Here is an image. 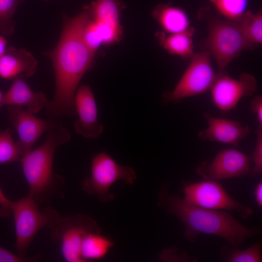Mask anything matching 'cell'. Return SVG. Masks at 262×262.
Instances as JSON below:
<instances>
[{
	"instance_id": "22",
	"label": "cell",
	"mask_w": 262,
	"mask_h": 262,
	"mask_svg": "<svg viewBox=\"0 0 262 262\" xmlns=\"http://www.w3.org/2000/svg\"><path fill=\"white\" fill-rule=\"evenodd\" d=\"M262 246L261 240L244 250L224 246L221 250V253L226 262H261Z\"/></svg>"
},
{
	"instance_id": "23",
	"label": "cell",
	"mask_w": 262,
	"mask_h": 262,
	"mask_svg": "<svg viewBox=\"0 0 262 262\" xmlns=\"http://www.w3.org/2000/svg\"><path fill=\"white\" fill-rule=\"evenodd\" d=\"M23 0H0V33L4 36L13 34L15 22V12Z\"/></svg>"
},
{
	"instance_id": "20",
	"label": "cell",
	"mask_w": 262,
	"mask_h": 262,
	"mask_svg": "<svg viewBox=\"0 0 262 262\" xmlns=\"http://www.w3.org/2000/svg\"><path fill=\"white\" fill-rule=\"evenodd\" d=\"M194 32H184L161 36L160 42L164 48L172 54L183 58H190L194 54L192 37Z\"/></svg>"
},
{
	"instance_id": "19",
	"label": "cell",
	"mask_w": 262,
	"mask_h": 262,
	"mask_svg": "<svg viewBox=\"0 0 262 262\" xmlns=\"http://www.w3.org/2000/svg\"><path fill=\"white\" fill-rule=\"evenodd\" d=\"M93 18L96 21L121 28L120 14L122 5L117 0H95L90 5Z\"/></svg>"
},
{
	"instance_id": "27",
	"label": "cell",
	"mask_w": 262,
	"mask_h": 262,
	"mask_svg": "<svg viewBox=\"0 0 262 262\" xmlns=\"http://www.w3.org/2000/svg\"><path fill=\"white\" fill-rule=\"evenodd\" d=\"M253 166L249 174L254 177L262 173V126L259 125L256 130V141L252 155Z\"/></svg>"
},
{
	"instance_id": "2",
	"label": "cell",
	"mask_w": 262,
	"mask_h": 262,
	"mask_svg": "<svg viewBox=\"0 0 262 262\" xmlns=\"http://www.w3.org/2000/svg\"><path fill=\"white\" fill-rule=\"evenodd\" d=\"M168 188V183H163L157 205L182 223L185 228L184 237L191 242H196L199 234L204 233L221 237L236 248L262 232L260 226L247 228L226 211L188 204L179 195L170 194Z\"/></svg>"
},
{
	"instance_id": "13",
	"label": "cell",
	"mask_w": 262,
	"mask_h": 262,
	"mask_svg": "<svg viewBox=\"0 0 262 262\" xmlns=\"http://www.w3.org/2000/svg\"><path fill=\"white\" fill-rule=\"evenodd\" d=\"M74 103L78 116L74 124L75 132L87 138L99 137L103 132L104 126L98 121L97 103L88 85L77 88Z\"/></svg>"
},
{
	"instance_id": "35",
	"label": "cell",
	"mask_w": 262,
	"mask_h": 262,
	"mask_svg": "<svg viewBox=\"0 0 262 262\" xmlns=\"http://www.w3.org/2000/svg\"><path fill=\"white\" fill-rule=\"evenodd\" d=\"M44 0L46 1V0Z\"/></svg>"
},
{
	"instance_id": "17",
	"label": "cell",
	"mask_w": 262,
	"mask_h": 262,
	"mask_svg": "<svg viewBox=\"0 0 262 262\" xmlns=\"http://www.w3.org/2000/svg\"><path fill=\"white\" fill-rule=\"evenodd\" d=\"M152 15L163 29L170 34L194 32L185 11L170 3L157 5L153 10Z\"/></svg>"
},
{
	"instance_id": "1",
	"label": "cell",
	"mask_w": 262,
	"mask_h": 262,
	"mask_svg": "<svg viewBox=\"0 0 262 262\" xmlns=\"http://www.w3.org/2000/svg\"><path fill=\"white\" fill-rule=\"evenodd\" d=\"M92 16L90 5L74 16L64 15L57 44L44 53L52 62L55 78L54 97L46 107L51 119L76 115L75 93L81 79L91 67L95 55L82 37L84 27Z\"/></svg>"
},
{
	"instance_id": "21",
	"label": "cell",
	"mask_w": 262,
	"mask_h": 262,
	"mask_svg": "<svg viewBox=\"0 0 262 262\" xmlns=\"http://www.w3.org/2000/svg\"><path fill=\"white\" fill-rule=\"evenodd\" d=\"M234 21L239 24L245 37L250 43L256 46L262 44V9L255 13L247 10L238 19Z\"/></svg>"
},
{
	"instance_id": "11",
	"label": "cell",
	"mask_w": 262,
	"mask_h": 262,
	"mask_svg": "<svg viewBox=\"0 0 262 262\" xmlns=\"http://www.w3.org/2000/svg\"><path fill=\"white\" fill-rule=\"evenodd\" d=\"M7 114L18 136L16 145L20 158L32 149L45 132L61 122L60 119L38 118L20 106H8Z\"/></svg>"
},
{
	"instance_id": "6",
	"label": "cell",
	"mask_w": 262,
	"mask_h": 262,
	"mask_svg": "<svg viewBox=\"0 0 262 262\" xmlns=\"http://www.w3.org/2000/svg\"><path fill=\"white\" fill-rule=\"evenodd\" d=\"M136 179V173L132 167L118 164L102 151L93 158L90 176L82 180L81 187L87 194L96 196L101 202L107 203L115 198L110 192L115 183L123 180L128 184H134Z\"/></svg>"
},
{
	"instance_id": "8",
	"label": "cell",
	"mask_w": 262,
	"mask_h": 262,
	"mask_svg": "<svg viewBox=\"0 0 262 262\" xmlns=\"http://www.w3.org/2000/svg\"><path fill=\"white\" fill-rule=\"evenodd\" d=\"M183 193V200L193 205L213 210L234 211L243 219H248L253 214L251 207L233 198L217 180L184 183Z\"/></svg>"
},
{
	"instance_id": "26",
	"label": "cell",
	"mask_w": 262,
	"mask_h": 262,
	"mask_svg": "<svg viewBox=\"0 0 262 262\" xmlns=\"http://www.w3.org/2000/svg\"><path fill=\"white\" fill-rule=\"evenodd\" d=\"M82 37L87 46L95 54L99 47L103 45L98 25L92 16L84 27Z\"/></svg>"
},
{
	"instance_id": "18",
	"label": "cell",
	"mask_w": 262,
	"mask_h": 262,
	"mask_svg": "<svg viewBox=\"0 0 262 262\" xmlns=\"http://www.w3.org/2000/svg\"><path fill=\"white\" fill-rule=\"evenodd\" d=\"M114 245L112 239L101 231L88 233L82 242L81 256L83 262L99 260L104 258Z\"/></svg>"
},
{
	"instance_id": "29",
	"label": "cell",
	"mask_w": 262,
	"mask_h": 262,
	"mask_svg": "<svg viewBox=\"0 0 262 262\" xmlns=\"http://www.w3.org/2000/svg\"><path fill=\"white\" fill-rule=\"evenodd\" d=\"M250 108L256 115L259 125L262 126V97L261 95L254 97L250 102Z\"/></svg>"
},
{
	"instance_id": "5",
	"label": "cell",
	"mask_w": 262,
	"mask_h": 262,
	"mask_svg": "<svg viewBox=\"0 0 262 262\" xmlns=\"http://www.w3.org/2000/svg\"><path fill=\"white\" fill-rule=\"evenodd\" d=\"M47 220L52 241L60 245L64 259L67 262H83L81 247L85 236L101 231L97 222L90 215L78 214L62 216L50 206L42 210Z\"/></svg>"
},
{
	"instance_id": "12",
	"label": "cell",
	"mask_w": 262,
	"mask_h": 262,
	"mask_svg": "<svg viewBox=\"0 0 262 262\" xmlns=\"http://www.w3.org/2000/svg\"><path fill=\"white\" fill-rule=\"evenodd\" d=\"M250 158L234 149L221 150L211 162L204 161L196 168V173L205 180L227 179L249 174Z\"/></svg>"
},
{
	"instance_id": "28",
	"label": "cell",
	"mask_w": 262,
	"mask_h": 262,
	"mask_svg": "<svg viewBox=\"0 0 262 262\" xmlns=\"http://www.w3.org/2000/svg\"><path fill=\"white\" fill-rule=\"evenodd\" d=\"M41 257L38 253L28 257H21L0 246V262H34L38 261Z\"/></svg>"
},
{
	"instance_id": "32",
	"label": "cell",
	"mask_w": 262,
	"mask_h": 262,
	"mask_svg": "<svg viewBox=\"0 0 262 262\" xmlns=\"http://www.w3.org/2000/svg\"><path fill=\"white\" fill-rule=\"evenodd\" d=\"M7 48V40L4 35H0V57L4 53Z\"/></svg>"
},
{
	"instance_id": "25",
	"label": "cell",
	"mask_w": 262,
	"mask_h": 262,
	"mask_svg": "<svg viewBox=\"0 0 262 262\" xmlns=\"http://www.w3.org/2000/svg\"><path fill=\"white\" fill-rule=\"evenodd\" d=\"M214 5L227 19L234 21L246 11L248 0H217Z\"/></svg>"
},
{
	"instance_id": "16",
	"label": "cell",
	"mask_w": 262,
	"mask_h": 262,
	"mask_svg": "<svg viewBox=\"0 0 262 262\" xmlns=\"http://www.w3.org/2000/svg\"><path fill=\"white\" fill-rule=\"evenodd\" d=\"M24 77L19 76L12 80L11 85L3 94V105L26 106L28 112L36 114L46 108L49 100L44 93L34 92Z\"/></svg>"
},
{
	"instance_id": "10",
	"label": "cell",
	"mask_w": 262,
	"mask_h": 262,
	"mask_svg": "<svg viewBox=\"0 0 262 262\" xmlns=\"http://www.w3.org/2000/svg\"><path fill=\"white\" fill-rule=\"evenodd\" d=\"M257 81L252 75L244 73L237 79L224 70L219 71L210 89L212 100L224 113L233 109L241 98L251 96L256 90Z\"/></svg>"
},
{
	"instance_id": "4",
	"label": "cell",
	"mask_w": 262,
	"mask_h": 262,
	"mask_svg": "<svg viewBox=\"0 0 262 262\" xmlns=\"http://www.w3.org/2000/svg\"><path fill=\"white\" fill-rule=\"evenodd\" d=\"M198 16L207 22L208 34L205 46L214 58L219 71L224 70L243 51L256 48L247 40L236 21L217 17L208 7L200 9Z\"/></svg>"
},
{
	"instance_id": "34",
	"label": "cell",
	"mask_w": 262,
	"mask_h": 262,
	"mask_svg": "<svg viewBox=\"0 0 262 262\" xmlns=\"http://www.w3.org/2000/svg\"><path fill=\"white\" fill-rule=\"evenodd\" d=\"M211 2H212L213 4H214L216 2L217 0H209Z\"/></svg>"
},
{
	"instance_id": "15",
	"label": "cell",
	"mask_w": 262,
	"mask_h": 262,
	"mask_svg": "<svg viewBox=\"0 0 262 262\" xmlns=\"http://www.w3.org/2000/svg\"><path fill=\"white\" fill-rule=\"evenodd\" d=\"M38 62L27 49L10 46L0 57V78L13 80L23 76L29 77L36 71Z\"/></svg>"
},
{
	"instance_id": "30",
	"label": "cell",
	"mask_w": 262,
	"mask_h": 262,
	"mask_svg": "<svg viewBox=\"0 0 262 262\" xmlns=\"http://www.w3.org/2000/svg\"><path fill=\"white\" fill-rule=\"evenodd\" d=\"M12 200L4 195L0 187V216L8 217L11 213Z\"/></svg>"
},
{
	"instance_id": "31",
	"label": "cell",
	"mask_w": 262,
	"mask_h": 262,
	"mask_svg": "<svg viewBox=\"0 0 262 262\" xmlns=\"http://www.w3.org/2000/svg\"><path fill=\"white\" fill-rule=\"evenodd\" d=\"M254 196L256 201L259 206H262V182H259L254 189Z\"/></svg>"
},
{
	"instance_id": "9",
	"label": "cell",
	"mask_w": 262,
	"mask_h": 262,
	"mask_svg": "<svg viewBox=\"0 0 262 262\" xmlns=\"http://www.w3.org/2000/svg\"><path fill=\"white\" fill-rule=\"evenodd\" d=\"M16 235V249L17 255L26 257L27 250L38 232L47 227L48 220L39 205L29 195L16 201H12Z\"/></svg>"
},
{
	"instance_id": "7",
	"label": "cell",
	"mask_w": 262,
	"mask_h": 262,
	"mask_svg": "<svg viewBox=\"0 0 262 262\" xmlns=\"http://www.w3.org/2000/svg\"><path fill=\"white\" fill-rule=\"evenodd\" d=\"M207 51L194 53L190 63L171 92H165L164 103L178 102L184 98L202 94L211 88L217 77Z\"/></svg>"
},
{
	"instance_id": "14",
	"label": "cell",
	"mask_w": 262,
	"mask_h": 262,
	"mask_svg": "<svg viewBox=\"0 0 262 262\" xmlns=\"http://www.w3.org/2000/svg\"><path fill=\"white\" fill-rule=\"evenodd\" d=\"M203 116L208 122V127L198 133L199 139L217 142L238 147L241 141L250 131L249 127L239 122L226 118L216 117L205 112Z\"/></svg>"
},
{
	"instance_id": "3",
	"label": "cell",
	"mask_w": 262,
	"mask_h": 262,
	"mask_svg": "<svg viewBox=\"0 0 262 262\" xmlns=\"http://www.w3.org/2000/svg\"><path fill=\"white\" fill-rule=\"evenodd\" d=\"M70 131L61 122L47 131L44 143L20 158L23 172L29 188L28 195L39 206L50 203L56 197H64L65 180L55 174L53 163L55 152L71 139Z\"/></svg>"
},
{
	"instance_id": "33",
	"label": "cell",
	"mask_w": 262,
	"mask_h": 262,
	"mask_svg": "<svg viewBox=\"0 0 262 262\" xmlns=\"http://www.w3.org/2000/svg\"><path fill=\"white\" fill-rule=\"evenodd\" d=\"M3 93L0 90V108L3 106Z\"/></svg>"
},
{
	"instance_id": "24",
	"label": "cell",
	"mask_w": 262,
	"mask_h": 262,
	"mask_svg": "<svg viewBox=\"0 0 262 262\" xmlns=\"http://www.w3.org/2000/svg\"><path fill=\"white\" fill-rule=\"evenodd\" d=\"M12 131L9 128L0 131V164L20 161Z\"/></svg>"
}]
</instances>
